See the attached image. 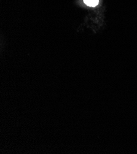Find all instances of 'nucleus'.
<instances>
[{"label":"nucleus","mask_w":137,"mask_h":154,"mask_svg":"<svg viewBox=\"0 0 137 154\" xmlns=\"http://www.w3.org/2000/svg\"><path fill=\"white\" fill-rule=\"evenodd\" d=\"M84 3L89 6L95 7L98 4V0H83Z\"/></svg>","instance_id":"obj_1"}]
</instances>
